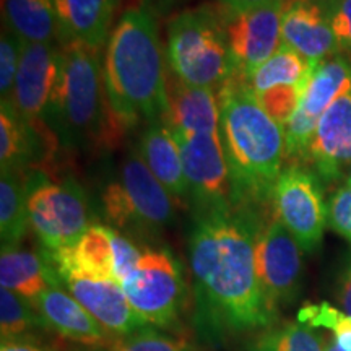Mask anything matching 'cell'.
<instances>
[{"label":"cell","instance_id":"cell-30","mask_svg":"<svg viewBox=\"0 0 351 351\" xmlns=\"http://www.w3.org/2000/svg\"><path fill=\"white\" fill-rule=\"evenodd\" d=\"M298 322L333 333L337 346L351 351V317L328 302H307L298 313Z\"/></svg>","mask_w":351,"mask_h":351},{"label":"cell","instance_id":"cell-24","mask_svg":"<svg viewBox=\"0 0 351 351\" xmlns=\"http://www.w3.org/2000/svg\"><path fill=\"white\" fill-rule=\"evenodd\" d=\"M46 142L39 132L20 116L12 101L0 103V168L26 173L41 156Z\"/></svg>","mask_w":351,"mask_h":351},{"label":"cell","instance_id":"cell-31","mask_svg":"<svg viewBox=\"0 0 351 351\" xmlns=\"http://www.w3.org/2000/svg\"><path fill=\"white\" fill-rule=\"evenodd\" d=\"M101 351H199L182 337L169 335L161 328L148 326L130 335L114 339Z\"/></svg>","mask_w":351,"mask_h":351},{"label":"cell","instance_id":"cell-16","mask_svg":"<svg viewBox=\"0 0 351 351\" xmlns=\"http://www.w3.org/2000/svg\"><path fill=\"white\" fill-rule=\"evenodd\" d=\"M60 280L70 295L75 298L114 339L130 335L152 326L134 309L121 283L114 280L88 278V276L78 275H67Z\"/></svg>","mask_w":351,"mask_h":351},{"label":"cell","instance_id":"cell-8","mask_svg":"<svg viewBox=\"0 0 351 351\" xmlns=\"http://www.w3.org/2000/svg\"><path fill=\"white\" fill-rule=\"evenodd\" d=\"M122 288L134 309L153 327L171 330L179 324L187 296L186 276L168 247L143 249Z\"/></svg>","mask_w":351,"mask_h":351},{"label":"cell","instance_id":"cell-35","mask_svg":"<svg viewBox=\"0 0 351 351\" xmlns=\"http://www.w3.org/2000/svg\"><path fill=\"white\" fill-rule=\"evenodd\" d=\"M328 226L351 244V182L337 187L327 202Z\"/></svg>","mask_w":351,"mask_h":351},{"label":"cell","instance_id":"cell-17","mask_svg":"<svg viewBox=\"0 0 351 351\" xmlns=\"http://www.w3.org/2000/svg\"><path fill=\"white\" fill-rule=\"evenodd\" d=\"M320 181L345 178L351 166V86L320 117L307 152Z\"/></svg>","mask_w":351,"mask_h":351},{"label":"cell","instance_id":"cell-13","mask_svg":"<svg viewBox=\"0 0 351 351\" xmlns=\"http://www.w3.org/2000/svg\"><path fill=\"white\" fill-rule=\"evenodd\" d=\"M256 269L267 306L278 317L300 295L302 276V249L280 219H270L258 232Z\"/></svg>","mask_w":351,"mask_h":351},{"label":"cell","instance_id":"cell-33","mask_svg":"<svg viewBox=\"0 0 351 351\" xmlns=\"http://www.w3.org/2000/svg\"><path fill=\"white\" fill-rule=\"evenodd\" d=\"M25 43L3 28L0 38V98L12 101Z\"/></svg>","mask_w":351,"mask_h":351},{"label":"cell","instance_id":"cell-22","mask_svg":"<svg viewBox=\"0 0 351 351\" xmlns=\"http://www.w3.org/2000/svg\"><path fill=\"white\" fill-rule=\"evenodd\" d=\"M137 150L148 169L163 184L176 202H187L189 187L181 148L169 127L163 122L148 124L140 134Z\"/></svg>","mask_w":351,"mask_h":351},{"label":"cell","instance_id":"cell-18","mask_svg":"<svg viewBox=\"0 0 351 351\" xmlns=\"http://www.w3.org/2000/svg\"><path fill=\"white\" fill-rule=\"evenodd\" d=\"M282 43L315 65L340 54L322 5L314 0H287L282 21Z\"/></svg>","mask_w":351,"mask_h":351},{"label":"cell","instance_id":"cell-41","mask_svg":"<svg viewBox=\"0 0 351 351\" xmlns=\"http://www.w3.org/2000/svg\"><path fill=\"white\" fill-rule=\"evenodd\" d=\"M345 178H346V181L351 182V166H350V169L346 171V176H345Z\"/></svg>","mask_w":351,"mask_h":351},{"label":"cell","instance_id":"cell-27","mask_svg":"<svg viewBox=\"0 0 351 351\" xmlns=\"http://www.w3.org/2000/svg\"><path fill=\"white\" fill-rule=\"evenodd\" d=\"M29 226L25 173L2 171L0 178V238L2 245H19Z\"/></svg>","mask_w":351,"mask_h":351},{"label":"cell","instance_id":"cell-1","mask_svg":"<svg viewBox=\"0 0 351 351\" xmlns=\"http://www.w3.org/2000/svg\"><path fill=\"white\" fill-rule=\"evenodd\" d=\"M265 225L249 205L195 212L189 234L194 326L210 341L265 330L276 319L262 295L256 244Z\"/></svg>","mask_w":351,"mask_h":351},{"label":"cell","instance_id":"cell-3","mask_svg":"<svg viewBox=\"0 0 351 351\" xmlns=\"http://www.w3.org/2000/svg\"><path fill=\"white\" fill-rule=\"evenodd\" d=\"M217 95L232 204L254 208L271 204L275 182L283 171L285 129L263 111L245 78L232 75Z\"/></svg>","mask_w":351,"mask_h":351},{"label":"cell","instance_id":"cell-12","mask_svg":"<svg viewBox=\"0 0 351 351\" xmlns=\"http://www.w3.org/2000/svg\"><path fill=\"white\" fill-rule=\"evenodd\" d=\"M351 86V59L337 54L315 64L295 116L285 127V160L307 161L314 132L324 112Z\"/></svg>","mask_w":351,"mask_h":351},{"label":"cell","instance_id":"cell-19","mask_svg":"<svg viewBox=\"0 0 351 351\" xmlns=\"http://www.w3.org/2000/svg\"><path fill=\"white\" fill-rule=\"evenodd\" d=\"M36 311L44 327L73 343L106 348L114 337L73 298L64 285L52 287L39 298Z\"/></svg>","mask_w":351,"mask_h":351},{"label":"cell","instance_id":"cell-26","mask_svg":"<svg viewBox=\"0 0 351 351\" xmlns=\"http://www.w3.org/2000/svg\"><path fill=\"white\" fill-rule=\"evenodd\" d=\"M314 65L282 43L278 51L267 62L245 78L254 95L276 86H306Z\"/></svg>","mask_w":351,"mask_h":351},{"label":"cell","instance_id":"cell-34","mask_svg":"<svg viewBox=\"0 0 351 351\" xmlns=\"http://www.w3.org/2000/svg\"><path fill=\"white\" fill-rule=\"evenodd\" d=\"M319 3L326 10L340 52L351 57V0H322Z\"/></svg>","mask_w":351,"mask_h":351},{"label":"cell","instance_id":"cell-20","mask_svg":"<svg viewBox=\"0 0 351 351\" xmlns=\"http://www.w3.org/2000/svg\"><path fill=\"white\" fill-rule=\"evenodd\" d=\"M59 43H80L96 49H103L111 36L117 0H52Z\"/></svg>","mask_w":351,"mask_h":351},{"label":"cell","instance_id":"cell-10","mask_svg":"<svg viewBox=\"0 0 351 351\" xmlns=\"http://www.w3.org/2000/svg\"><path fill=\"white\" fill-rule=\"evenodd\" d=\"M271 207L276 219L287 226L302 252H315L328 225L327 204L320 179L313 171L291 165L276 179Z\"/></svg>","mask_w":351,"mask_h":351},{"label":"cell","instance_id":"cell-2","mask_svg":"<svg viewBox=\"0 0 351 351\" xmlns=\"http://www.w3.org/2000/svg\"><path fill=\"white\" fill-rule=\"evenodd\" d=\"M103 78L109 106L125 130L140 122L166 124L168 75L152 5L129 8L117 20L104 52Z\"/></svg>","mask_w":351,"mask_h":351},{"label":"cell","instance_id":"cell-25","mask_svg":"<svg viewBox=\"0 0 351 351\" xmlns=\"http://www.w3.org/2000/svg\"><path fill=\"white\" fill-rule=\"evenodd\" d=\"M3 28L25 44H59L52 0H2Z\"/></svg>","mask_w":351,"mask_h":351},{"label":"cell","instance_id":"cell-15","mask_svg":"<svg viewBox=\"0 0 351 351\" xmlns=\"http://www.w3.org/2000/svg\"><path fill=\"white\" fill-rule=\"evenodd\" d=\"M59 44H25L12 103L46 142L56 143L46 129V116L59 72Z\"/></svg>","mask_w":351,"mask_h":351},{"label":"cell","instance_id":"cell-5","mask_svg":"<svg viewBox=\"0 0 351 351\" xmlns=\"http://www.w3.org/2000/svg\"><path fill=\"white\" fill-rule=\"evenodd\" d=\"M166 60L171 75L189 86L219 90L232 77L226 38V7L205 3L173 16Z\"/></svg>","mask_w":351,"mask_h":351},{"label":"cell","instance_id":"cell-6","mask_svg":"<svg viewBox=\"0 0 351 351\" xmlns=\"http://www.w3.org/2000/svg\"><path fill=\"white\" fill-rule=\"evenodd\" d=\"M101 210L114 230L140 238H153L176 219V199L132 150L122 160L119 173L101 192Z\"/></svg>","mask_w":351,"mask_h":351},{"label":"cell","instance_id":"cell-38","mask_svg":"<svg viewBox=\"0 0 351 351\" xmlns=\"http://www.w3.org/2000/svg\"><path fill=\"white\" fill-rule=\"evenodd\" d=\"M221 2L223 5L232 12H247L274 2V0H221Z\"/></svg>","mask_w":351,"mask_h":351},{"label":"cell","instance_id":"cell-23","mask_svg":"<svg viewBox=\"0 0 351 351\" xmlns=\"http://www.w3.org/2000/svg\"><path fill=\"white\" fill-rule=\"evenodd\" d=\"M169 116L166 125L181 132H219L218 95L208 88L189 86L168 78Z\"/></svg>","mask_w":351,"mask_h":351},{"label":"cell","instance_id":"cell-21","mask_svg":"<svg viewBox=\"0 0 351 351\" xmlns=\"http://www.w3.org/2000/svg\"><path fill=\"white\" fill-rule=\"evenodd\" d=\"M0 282L3 288L16 293L34 307L43 293L62 285V280L49 258L43 252L26 251L20 245H2Z\"/></svg>","mask_w":351,"mask_h":351},{"label":"cell","instance_id":"cell-36","mask_svg":"<svg viewBox=\"0 0 351 351\" xmlns=\"http://www.w3.org/2000/svg\"><path fill=\"white\" fill-rule=\"evenodd\" d=\"M337 298L343 309L345 314H348L351 317V257L348 262L345 263L343 270L339 278V289H337Z\"/></svg>","mask_w":351,"mask_h":351},{"label":"cell","instance_id":"cell-29","mask_svg":"<svg viewBox=\"0 0 351 351\" xmlns=\"http://www.w3.org/2000/svg\"><path fill=\"white\" fill-rule=\"evenodd\" d=\"M39 328L46 327H44L36 307L10 289L3 287L0 288V335H2V340L32 337V333Z\"/></svg>","mask_w":351,"mask_h":351},{"label":"cell","instance_id":"cell-32","mask_svg":"<svg viewBox=\"0 0 351 351\" xmlns=\"http://www.w3.org/2000/svg\"><path fill=\"white\" fill-rule=\"evenodd\" d=\"M302 91V86H276L256 95V98L263 111L285 129L300 108Z\"/></svg>","mask_w":351,"mask_h":351},{"label":"cell","instance_id":"cell-39","mask_svg":"<svg viewBox=\"0 0 351 351\" xmlns=\"http://www.w3.org/2000/svg\"><path fill=\"white\" fill-rule=\"evenodd\" d=\"M181 2V0H152V3L158 8H161V10H166V8H169L171 5H174V3Z\"/></svg>","mask_w":351,"mask_h":351},{"label":"cell","instance_id":"cell-7","mask_svg":"<svg viewBox=\"0 0 351 351\" xmlns=\"http://www.w3.org/2000/svg\"><path fill=\"white\" fill-rule=\"evenodd\" d=\"M29 226L43 252L54 254L73 245L93 223L85 189L75 178L54 181L44 171L25 173Z\"/></svg>","mask_w":351,"mask_h":351},{"label":"cell","instance_id":"cell-28","mask_svg":"<svg viewBox=\"0 0 351 351\" xmlns=\"http://www.w3.org/2000/svg\"><path fill=\"white\" fill-rule=\"evenodd\" d=\"M247 351H324V339L313 327L287 322L262 330L247 343Z\"/></svg>","mask_w":351,"mask_h":351},{"label":"cell","instance_id":"cell-40","mask_svg":"<svg viewBox=\"0 0 351 351\" xmlns=\"http://www.w3.org/2000/svg\"><path fill=\"white\" fill-rule=\"evenodd\" d=\"M324 351H343L337 346L335 340H324Z\"/></svg>","mask_w":351,"mask_h":351},{"label":"cell","instance_id":"cell-11","mask_svg":"<svg viewBox=\"0 0 351 351\" xmlns=\"http://www.w3.org/2000/svg\"><path fill=\"white\" fill-rule=\"evenodd\" d=\"M181 148L189 187V202L195 212L232 205L231 176L219 132L171 130Z\"/></svg>","mask_w":351,"mask_h":351},{"label":"cell","instance_id":"cell-9","mask_svg":"<svg viewBox=\"0 0 351 351\" xmlns=\"http://www.w3.org/2000/svg\"><path fill=\"white\" fill-rule=\"evenodd\" d=\"M43 252V251H41ZM60 278L67 275L114 280L121 283L134 271L142 251L112 226L95 223L85 234L67 249L46 254Z\"/></svg>","mask_w":351,"mask_h":351},{"label":"cell","instance_id":"cell-37","mask_svg":"<svg viewBox=\"0 0 351 351\" xmlns=\"http://www.w3.org/2000/svg\"><path fill=\"white\" fill-rule=\"evenodd\" d=\"M0 351H52V350L41 345L39 341L33 340L32 337H21V339L2 340Z\"/></svg>","mask_w":351,"mask_h":351},{"label":"cell","instance_id":"cell-4","mask_svg":"<svg viewBox=\"0 0 351 351\" xmlns=\"http://www.w3.org/2000/svg\"><path fill=\"white\" fill-rule=\"evenodd\" d=\"M46 129L67 150L112 145L124 134L104 90L101 49L80 43L60 46Z\"/></svg>","mask_w":351,"mask_h":351},{"label":"cell","instance_id":"cell-14","mask_svg":"<svg viewBox=\"0 0 351 351\" xmlns=\"http://www.w3.org/2000/svg\"><path fill=\"white\" fill-rule=\"evenodd\" d=\"M287 0H274L247 12L226 8V38L232 75L247 78L282 46Z\"/></svg>","mask_w":351,"mask_h":351}]
</instances>
